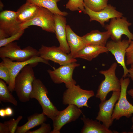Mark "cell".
I'll return each instance as SVG.
<instances>
[{
  "label": "cell",
  "mask_w": 133,
  "mask_h": 133,
  "mask_svg": "<svg viewBox=\"0 0 133 133\" xmlns=\"http://www.w3.org/2000/svg\"><path fill=\"white\" fill-rule=\"evenodd\" d=\"M81 119L84 123V125L81 130V133H116V131L110 129L100 122L96 119L93 120L87 118L83 114Z\"/></svg>",
  "instance_id": "ac0fdd59"
},
{
  "label": "cell",
  "mask_w": 133,
  "mask_h": 133,
  "mask_svg": "<svg viewBox=\"0 0 133 133\" xmlns=\"http://www.w3.org/2000/svg\"><path fill=\"white\" fill-rule=\"evenodd\" d=\"M84 6L85 10L83 13L89 16L90 21H97L103 27L105 26V23L110 20L114 18L123 17L122 12L116 10L115 7L110 4H108L104 9L97 12L92 11Z\"/></svg>",
  "instance_id": "2e32d148"
},
{
  "label": "cell",
  "mask_w": 133,
  "mask_h": 133,
  "mask_svg": "<svg viewBox=\"0 0 133 133\" xmlns=\"http://www.w3.org/2000/svg\"><path fill=\"white\" fill-rule=\"evenodd\" d=\"M126 65H131L133 63V41H130L127 48L126 54Z\"/></svg>",
  "instance_id": "4dcf8cb0"
},
{
  "label": "cell",
  "mask_w": 133,
  "mask_h": 133,
  "mask_svg": "<svg viewBox=\"0 0 133 133\" xmlns=\"http://www.w3.org/2000/svg\"><path fill=\"white\" fill-rule=\"evenodd\" d=\"M41 125L40 127L38 129L32 131L29 130L26 133H50L51 127L49 124L44 122Z\"/></svg>",
  "instance_id": "1f68e13d"
},
{
  "label": "cell",
  "mask_w": 133,
  "mask_h": 133,
  "mask_svg": "<svg viewBox=\"0 0 133 133\" xmlns=\"http://www.w3.org/2000/svg\"><path fill=\"white\" fill-rule=\"evenodd\" d=\"M80 65L76 62L60 65L58 68L53 70L48 69V73L51 79L55 84L65 83L67 88L76 85V82L73 79V74L75 68Z\"/></svg>",
  "instance_id": "52a82bcc"
},
{
  "label": "cell",
  "mask_w": 133,
  "mask_h": 133,
  "mask_svg": "<svg viewBox=\"0 0 133 133\" xmlns=\"http://www.w3.org/2000/svg\"><path fill=\"white\" fill-rule=\"evenodd\" d=\"M31 65L26 66L16 77L14 90L20 101L25 102L30 100L33 83L36 79Z\"/></svg>",
  "instance_id": "6da1fadb"
},
{
  "label": "cell",
  "mask_w": 133,
  "mask_h": 133,
  "mask_svg": "<svg viewBox=\"0 0 133 133\" xmlns=\"http://www.w3.org/2000/svg\"><path fill=\"white\" fill-rule=\"evenodd\" d=\"M131 122L132 123V125L131 126V129L132 130V133H133V116L131 118Z\"/></svg>",
  "instance_id": "74e56055"
},
{
  "label": "cell",
  "mask_w": 133,
  "mask_h": 133,
  "mask_svg": "<svg viewBox=\"0 0 133 133\" xmlns=\"http://www.w3.org/2000/svg\"><path fill=\"white\" fill-rule=\"evenodd\" d=\"M127 93L133 99V89H131L127 91Z\"/></svg>",
  "instance_id": "8d00e7d4"
},
{
  "label": "cell",
  "mask_w": 133,
  "mask_h": 133,
  "mask_svg": "<svg viewBox=\"0 0 133 133\" xmlns=\"http://www.w3.org/2000/svg\"><path fill=\"white\" fill-rule=\"evenodd\" d=\"M120 91H113L110 98L101 102L99 105V111L96 119L102 123L108 128L112 125L113 120L112 115L115 104L119 98Z\"/></svg>",
  "instance_id": "5bb4252c"
},
{
  "label": "cell",
  "mask_w": 133,
  "mask_h": 133,
  "mask_svg": "<svg viewBox=\"0 0 133 133\" xmlns=\"http://www.w3.org/2000/svg\"><path fill=\"white\" fill-rule=\"evenodd\" d=\"M0 133H9L8 128L4 123L0 122Z\"/></svg>",
  "instance_id": "d6a6232c"
},
{
  "label": "cell",
  "mask_w": 133,
  "mask_h": 133,
  "mask_svg": "<svg viewBox=\"0 0 133 133\" xmlns=\"http://www.w3.org/2000/svg\"><path fill=\"white\" fill-rule=\"evenodd\" d=\"M61 0H26V2L34 4L40 7L46 8L54 14H57L64 16L68 15L66 12L62 11L57 5Z\"/></svg>",
  "instance_id": "cb8c5ba5"
},
{
  "label": "cell",
  "mask_w": 133,
  "mask_h": 133,
  "mask_svg": "<svg viewBox=\"0 0 133 133\" xmlns=\"http://www.w3.org/2000/svg\"><path fill=\"white\" fill-rule=\"evenodd\" d=\"M0 9H2L3 7V5L2 2L0 1Z\"/></svg>",
  "instance_id": "f35d334b"
},
{
  "label": "cell",
  "mask_w": 133,
  "mask_h": 133,
  "mask_svg": "<svg viewBox=\"0 0 133 133\" xmlns=\"http://www.w3.org/2000/svg\"><path fill=\"white\" fill-rule=\"evenodd\" d=\"M120 80L121 90L118 101L115 104L112 115L113 120H118L122 117L129 118L133 114V105L127 100V90L130 83L128 78H121Z\"/></svg>",
  "instance_id": "8992f818"
},
{
  "label": "cell",
  "mask_w": 133,
  "mask_h": 133,
  "mask_svg": "<svg viewBox=\"0 0 133 133\" xmlns=\"http://www.w3.org/2000/svg\"><path fill=\"white\" fill-rule=\"evenodd\" d=\"M94 96L93 90L83 89L79 85H75L64 91L62 103L64 105H74L79 108L84 107L90 108L87 104L88 100Z\"/></svg>",
  "instance_id": "5b68a950"
},
{
  "label": "cell",
  "mask_w": 133,
  "mask_h": 133,
  "mask_svg": "<svg viewBox=\"0 0 133 133\" xmlns=\"http://www.w3.org/2000/svg\"><path fill=\"white\" fill-rule=\"evenodd\" d=\"M6 84L4 80L0 79V100L4 102L10 103L17 106L18 102L12 94Z\"/></svg>",
  "instance_id": "d4e9b609"
},
{
  "label": "cell",
  "mask_w": 133,
  "mask_h": 133,
  "mask_svg": "<svg viewBox=\"0 0 133 133\" xmlns=\"http://www.w3.org/2000/svg\"><path fill=\"white\" fill-rule=\"evenodd\" d=\"M0 116L2 118H4L6 116L5 109L1 108L0 109Z\"/></svg>",
  "instance_id": "d590c367"
},
{
  "label": "cell",
  "mask_w": 133,
  "mask_h": 133,
  "mask_svg": "<svg viewBox=\"0 0 133 133\" xmlns=\"http://www.w3.org/2000/svg\"><path fill=\"white\" fill-rule=\"evenodd\" d=\"M40 7L26 2L22 5L16 12V19L20 24L28 22L37 15Z\"/></svg>",
  "instance_id": "d6986e66"
},
{
  "label": "cell",
  "mask_w": 133,
  "mask_h": 133,
  "mask_svg": "<svg viewBox=\"0 0 133 133\" xmlns=\"http://www.w3.org/2000/svg\"><path fill=\"white\" fill-rule=\"evenodd\" d=\"M8 68L10 73V79L8 87L11 92L14 90V83L15 78L22 69L26 65H31L34 66L39 63H42L50 65L48 61L40 56H35L24 61H14L9 58L2 59Z\"/></svg>",
  "instance_id": "9c48e42d"
},
{
  "label": "cell",
  "mask_w": 133,
  "mask_h": 133,
  "mask_svg": "<svg viewBox=\"0 0 133 133\" xmlns=\"http://www.w3.org/2000/svg\"><path fill=\"white\" fill-rule=\"evenodd\" d=\"M46 115L42 112L35 113L28 117V121L21 126H18L15 133H26L30 129L42 124L47 120Z\"/></svg>",
  "instance_id": "603a6c76"
},
{
  "label": "cell",
  "mask_w": 133,
  "mask_h": 133,
  "mask_svg": "<svg viewBox=\"0 0 133 133\" xmlns=\"http://www.w3.org/2000/svg\"><path fill=\"white\" fill-rule=\"evenodd\" d=\"M6 116H10L13 114V111L12 109L10 107H8L5 109Z\"/></svg>",
  "instance_id": "836d02e7"
},
{
  "label": "cell",
  "mask_w": 133,
  "mask_h": 133,
  "mask_svg": "<svg viewBox=\"0 0 133 133\" xmlns=\"http://www.w3.org/2000/svg\"><path fill=\"white\" fill-rule=\"evenodd\" d=\"M83 114L80 108L74 105H69L64 110L59 111L52 120L53 129L50 133H60L62 128L67 123L75 121Z\"/></svg>",
  "instance_id": "7c38bea8"
},
{
  "label": "cell",
  "mask_w": 133,
  "mask_h": 133,
  "mask_svg": "<svg viewBox=\"0 0 133 133\" xmlns=\"http://www.w3.org/2000/svg\"><path fill=\"white\" fill-rule=\"evenodd\" d=\"M48 94L47 89L42 81L36 79L33 83L30 98L35 99L38 101L42 107V112L52 120L59 111L50 100L47 96Z\"/></svg>",
  "instance_id": "7a4b0ae2"
},
{
  "label": "cell",
  "mask_w": 133,
  "mask_h": 133,
  "mask_svg": "<svg viewBox=\"0 0 133 133\" xmlns=\"http://www.w3.org/2000/svg\"><path fill=\"white\" fill-rule=\"evenodd\" d=\"M109 52L106 46L91 44L86 45L80 50L74 58H80L91 61L100 54Z\"/></svg>",
  "instance_id": "44dd1931"
},
{
  "label": "cell",
  "mask_w": 133,
  "mask_h": 133,
  "mask_svg": "<svg viewBox=\"0 0 133 133\" xmlns=\"http://www.w3.org/2000/svg\"><path fill=\"white\" fill-rule=\"evenodd\" d=\"M24 30L22 29L17 33L8 37L0 40V47L19 40L24 32Z\"/></svg>",
  "instance_id": "f1b7e54d"
},
{
  "label": "cell",
  "mask_w": 133,
  "mask_h": 133,
  "mask_svg": "<svg viewBox=\"0 0 133 133\" xmlns=\"http://www.w3.org/2000/svg\"><path fill=\"white\" fill-rule=\"evenodd\" d=\"M128 75L133 82V66H131L128 69Z\"/></svg>",
  "instance_id": "e575fe53"
},
{
  "label": "cell",
  "mask_w": 133,
  "mask_h": 133,
  "mask_svg": "<svg viewBox=\"0 0 133 133\" xmlns=\"http://www.w3.org/2000/svg\"><path fill=\"white\" fill-rule=\"evenodd\" d=\"M0 78L9 85L10 79V72L3 61L0 63Z\"/></svg>",
  "instance_id": "83f0119b"
},
{
  "label": "cell",
  "mask_w": 133,
  "mask_h": 133,
  "mask_svg": "<svg viewBox=\"0 0 133 133\" xmlns=\"http://www.w3.org/2000/svg\"><path fill=\"white\" fill-rule=\"evenodd\" d=\"M83 2L84 5L95 12L102 10L108 5V0H84Z\"/></svg>",
  "instance_id": "484cf974"
},
{
  "label": "cell",
  "mask_w": 133,
  "mask_h": 133,
  "mask_svg": "<svg viewBox=\"0 0 133 133\" xmlns=\"http://www.w3.org/2000/svg\"><path fill=\"white\" fill-rule=\"evenodd\" d=\"M35 56H40L38 50L30 46L22 49L16 42L11 43L0 48V57L8 58L13 61L27 60Z\"/></svg>",
  "instance_id": "277c9868"
},
{
  "label": "cell",
  "mask_w": 133,
  "mask_h": 133,
  "mask_svg": "<svg viewBox=\"0 0 133 133\" xmlns=\"http://www.w3.org/2000/svg\"><path fill=\"white\" fill-rule=\"evenodd\" d=\"M130 41L123 39L118 41L111 40L108 41L106 46L109 52L114 56L118 63L122 67L123 73L122 77L125 78L128 76V69L126 66L125 61L126 50Z\"/></svg>",
  "instance_id": "9a60e30c"
},
{
  "label": "cell",
  "mask_w": 133,
  "mask_h": 133,
  "mask_svg": "<svg viewBox=\"0 0 133 133\" xmlns=\"http://www.w3.org/2000/svg\"><path fill=\"white\" fill-rule=\"evenodd\" d=\"M66 30L67 40L70 49V52L69 54L74 58L77 53L86 45L81 36L76 34L69 25H66Z\"/></svg>",
  "instance_id": "ffe728a7"
},
{
  "label": "cell",
  "mask_w": 133,
  "mask_h": 133,
  "mask_svg": "<svg viewBox=\"0 0 133 133\" xmlns=\"http://www.w3.org/2000/svg\"><path fill=\"white\" fill-rule=\"evenodd\" d=\"M117 63L114 62L107 69L100 71L99 73L105 77L98 86L95 97L99 99L101 102L106 100L108 94L111 91H119L121 90L120 80L116 76L115 72Z\"/></svg>",
  "instance_id": "3957f363"
},
{
  "label": "cell",
  "mask_w": 133,
  "mask_h": 133,
  "mask_svg": "<svg viewBox=\"0 0 133 133\" xmlns=\"http://www.w3.org/2000/svg\"><path fill=\"white\" fill-rule=\"evenodd\" d=\"M81 37L86 45L93 44L106 46L110 36L107 31L101 32L98 30H94Z\"/></svg>",
  "instance_id": "7402d4cb"
},
{
  "label": "cell",
  "mask_w": 133,
  "mask_h": 133,
  "mask_svg": "<svg viewBox=\"0 0 133 133\" xmlns=\"http://www.w3.org/2000/svg\"><path fill=\"white\" fill-rule=\"evenodd\" d=\"M132 25L125 17L115 18L110 20L109 23L104 27L109 33L112 40L118 41L121 40L123 35L126 36L130 41H133V34L129 28Z\"/></svg>",
  "instance_id": "ba28073f"
},
{
  "label": "cell",
  "mask_w": 133,
  "mask_h": 133,
  "mask_svg": "<svg viewBox=\"0 0 133 133\" xmlns=\"http://www.w3.org/2000/svg\"><path fill=\"white\" fill-rule=\"evenodd\" d=\"M54 14L48 9L40 7L36 16L30 21L20 25V28L25 30L30 26L35 25L41 27L42 30L51 33H55Z\"/></svg>",
  "instance_id": "30bf717a"
},
{
  "label": "cell",
  "mask_w": 133,
  "mask_h": 133,
  "mask_svg": "<svg viewBox=\"0 0 133 133\" xmlns=\"http://www.w3.org/2000/svg\"><path fill=\"white\" fill-rule=\"evenodd\" d=\"M22 118V116H20L16 119L12 118L9 120L4 122L8 128L9 133H15L18 124Z\"/></svg>",
  "instance_id": "f546056e"
},
{
  "label": "cell",
  "mask_w": 133,
  "mask_h": 133,
  "mask_svg": "<svg viewBox=\"0 0 133 133\" xmlns=\"http://www.w3.org/2000/svg\"><path fill=\"white\" fill-rule=\"evenodd\" d=\"M16 12L5 10L0 13V40L15 34L22 29L16 19Z\"/></svg>",
  "instance_id": "8fae6325"
},
{
  "label": "cell",
  "mask_w": 133,
  "mask_h": 133,
  "mask_svg": "<svg viewBox=\"0 0 133 133\" xmlns=\"http://www.w3.org/2000/svg\"><path fill=\"white\" fill-rule=\"evenodd\" d=\"M54 17L55 33L59 43V47L62 51L69 54L70 49L66 37V19L65 16L57 14H54Z\"/></svg>",
  "instance_id": "e0dca14e"
},
{
  "label": "cell",
  "mask_w": 133,
  "mask_h": 133,
  "mask_svg": "<svg viewBox=\"0 0 133 133\" xmlns=\"http://www.w3.org/2000/svg\"><path fill=\"white\" fill-rule=\"evenodd\" d=\"M84 0H69L66 4V8L71 11H78L83 13L85 10Z\"/></svg>",
  "instance_id": "4316f807"
},
{
  "label": "cell",
  "mask_w": 133,
  "mask_h": 133,
  "mask_svg": "<svg viewBox=\"0 0 133 133\" xmlns=\"http://www.w3.org/2000/svg\"><path fill=\"white\" fill-rule=\"evenodd\" d=\"M39 55L43 58L50 60L60 65L76 62V58L62 51L59 47H48L42 45L38 50Z\"/></svg>",
  "instance_id": "4fadbf2b"
},
{
  "label": "cell",
  "mask_w": 133,
  "mask_h": 133,
  "mask_svg": "<svg viewBox=\"0 0 133 133\" xmlns=\"http://www.w3.org/2000/svg\"><path fill=\"white\" fill-rule=\"evenodd\" d=\"M131 66H133V63L131 65Z\"/></svg>",
  "instance_id": "ab89813d"
}]
</instances>
